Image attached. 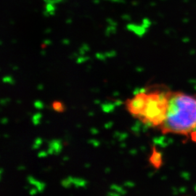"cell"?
Masks as SVG:
<instances>
[{"mask_svg": "<svg viewBox=\"0 0 196 196\" xmlns=\"http://www.w3.org/2000/svg\"><path fill=\"white\" fill-rule=\"evenodd\" d=\"M4 136H5V137H8V135H7V134H5V135H4Z\"/></svg>", "mask_w": 196, "mask_h": 196, "instance_id": "obj_24", "label": "cell"}, {"mask_svg": "<svg viewBox=\"0 0 196 196\" xmlns=\"http://www.w3.org/2000/svg\"><path fill=\"white\" fill-rule=\"evenodd\" d=\"M10 101H11L10 98H2V99H1V100H0V105H1V106H6V105H7L8 103H10Z\"/></svg>", "mask_w": 196, "mask_h": 196, "instance_id": "obj_14", "label": "cell"}, {"mask_svg": "<svg viewBox=\"0 0 196 196\" xmlns=\"http://www.w3.org/2000/svg\"><path fill=\"white\" fill-rule=\"evenodd\" d=\"M150 163H152V165L155 167H159L162 163V156L161 154L159 152L156 151L154 150L152 151V153L150 157Z\"/></svg>", "mask_w": 196, "mask_h": 196, "instance_id": "obj_5", "label": "cell"}, {"mask_svg": "<svg viewBox=\"0 0 196 196\" xmlns=\"http://www.w3.org/2000/svg\"><path fill=\"white\" fill-rule=\"evenodd\" d=\"M53 108L57 111H62V109H63V104L60 102H55L53 104Z\"/></svg>", "mask_w": 196, "mask_h": 196, "instance_id": "obj_12", "label": "cell"}, {"mask_svg": "<svg viewBox=\"0 0 196 196\" xmlns=\"http://www.w3.org/2000/svg\"><path fill=\"white\" fill-rule=\"evenodd\" d=\"M2 82L5 83V84H7L10 85H14L15 84V79H13V76H10V75H7V76H5L2 78Z\"/></svg>", "mask_w": 196, "mask_h": 196, "instance_id": "obj_9", "label": "cell"}, {"mask_svg": "<svg viewBox=\"0 0 196 196\" xmlns=\"http://www.w3.org/2000/svg\"><path fill=\"white\" fill-rule=\"evenodd\" d=\"M86 60V59L84 58V57H79V58L77 59L76 62H77V63H78V64H81V63L85 62V60Z\"/></svg>", "mask_w": 196, "mask_h": 196, "instance_id": "obj_18", "label": "cell"}, {"mask_svg": "<svg viewBox=\"0 0 196 196\" xmlns=\"http://www.w3.org/2000/svg\"><path fill=\"white\" fill-rule=\"evenodd\" d=\"M2 170L1 169H0V180H1L2 179Z\"/></svg>", "mask_w": 196, "mask_h": 196, "instance_id": "obj_23", "label": "cell"}, {"mask_svg": "<svg viewBox=\"0 0 196 196\" xmlns=\"http://www.w3.org/2000/svg\"><path fill=\"white\" fill-rule=\"evenodd\" d=\"M170 92L164 87L139 92L126 101V109L142 124L159 129L165 120Z\"/></svg>", "mask_w": 196, "mask_h": 196, "instance_id": "obj_1", "label": "cell"}, {"mask_svg": "<svg viewBox=\"0 0 196 196\" xmlns=\"http://www.w3.org/2000/svg\"><path fill=\"white\" fill-rule=\"evenodd\" d=\"M0 71H1V68H0Z\"/></svg>", "mask_w": 196, "mask_h": 196, "instance_id": "obj_25", "label": "cell"}, {"mask_svg": "<svg viewBox=\"0 0 196 196\" xmlns=\"http://www.w3.org/2000/svg\"><path fill=\"white\" fill-rule=\"evenodd\" d=\"M43 143V140L41 137H37L34 140V142L32 144V149L38 150Z\"/></svg>", "mask_w": 196, "mask_h": 196, "instance_id": "obj_10", "label": "cell"}, {"mask_svg": "<svg viewBox=\"0 0 196 196\" xmlns=\"http://www.w3.org/2000/svg\"><path fill=\"white\" fill-rule=\"evenodd\" d=\"M8 122H9V119L6 117L2 118L1 119H0V124H3V125H5V124H7Z\"/></svg>", "mask_w": 196, "mask_h": 196, "instance_id": "obj_16", "label": "cell"}, {"mask_svg": "<svg viewBox=\"0 0 196 196\" xmlns=\"http://www.w3.org/2000/svg\"><path fill=\"white\" fill-rule=\"evenodd\" d=\"M61 185H62L64 188L71 187V186L73 185V184H72V181H71V176H69V177L63 179L62 181H61Z\"/></svg>", "mask_w": 196, "mask_h": 196, "instance_id": "obj_8", "label": "cell"}, {"mask_svg": "<svg viewBox=\"0 0 196 196\" xmlns=\"http://www.w3.org/2000/svg\"><path fill=\"white\" fill-rule=\"evenodd\" d=\"M29 193L31 195H37V193H39V191H38V190L37 189V188L33 187L32 188L29 189Z\"/></svg>", "mask_w": 196, "mask_h": 196, "instance_id": "obj_15", "label": "cell"}, {"mask_svg": "<svg viewBox=\"0 0 196 196\" xmlns=\"http://www.w3.org/2000/svg\"><path fill=\"white\" fill-rule=\"evenodd\" d=\"M190 137L193 142H196V129L193 132H192V134H190Z\"/></svg>", "mask_w": 196, "mask_h": 196, "instance_id": "obj_17", "label": "cell"}, {"mask_svg": "<svg viewBox=\"0 0 196 196\" xmlns=\"http://www.w3.org/2000/svg\"><path fill=\"white\" fill-rule=\"evenodd\" d=\"M12 69H13V70H14V71H17V70H18L19 68H18V66H17V65H13V66H12Z\"/></svg>", "mask_w": 196, "mask_h": 196, "instance_id": "obj_22", "label": "cell"}, {"mask_svg": "<svg viewBox=\"0 0 196 196\" xmlns=\"http://www.w3.org/2000/svg\"><path fill=\"white\" fill-rule=\"evenodd\" d=\"M41 118H42V114L41 113H37L33 114V116H32V123L33 125H39L41 124Z\"/></svg>", "mask_w": 196, "mask_h": 196, "instance_id": "obj_7", "label": "cell"}, {"mask_svg": "<svg viewBox=\"0 0 196 196\" xmlns=\"http://www.w3.org/2000/svg\"><path fill=\"white\" fill-rule=\"evenodd\" d=\"M71 181H72L73 185L76 188H81V187H85L87 185L86 181L84 179L79 177H71Z\"/></svg>", "mask_w": 196, "mask_h": 196, "instance_id": "obj_6", "label": "cell"}, {"mask_svg": "<svg viewBox=\"0 0 196 196\" xmlns=\"http://www.w3.org/2000/svg\"><path fill=\"white\" fill-rule=\"evenodd\" d=\"M196 129V96L171 91L165 120L160 132L164 134L190 136Z\"/></svg>", "mask_w": 196, "mask_h": 196, "instance_id": "obj_2", "label": "cell"}, {"mask_svg": "<svg viewBox=\"0 0 196 196\" xmlns=\"http://www.w3.org/2000/svg\"><path fill=\"white\" fill-rule=\"evenodd\" d=\"M37 90H38L39 91H41L44 90V85L43 84H39L38 86H37Z\"/></svg>", "mask_w": 196, "mask_h": 196, "instance_id": "obj_20", "label": "cell"}, {"mask_svg": "<svg viewBox=\"0 0 196 196\" xmlns=\"http://www.w3.org/2000/svg\"><path fill=\"white\" fill-rule=\"evenodd\" d=\"M33 106L37 110H42V109L44 108V104L42 101L41 100H36L33 103Z\"/></svg>", "mask_w": 196, "mask_h": 196, "instance_id": "obj_11", "label": "cell"}, {"mask_svg": "<svg viewBox=\"0 0 196 196\" xmlns=\"http://www.w3.org/2000/svg\"><path fill=\"white\" fill-rule=\"evenodd\" d=\"M27 182L29 185H32L33 187L37 188L38 190L39 193H42L45 190V188H46V184L36 179L33 176H28Z\"/></svg>", "mask_w": 196, "mask_h": 196, "instance_id": "obj_4", "label": "cell"}, {"mask_svg": "<svg viewBox=\"0 0 196 196\" xmlns=\"http://www.w3.org/2000/svg\"><path fill=\"white\" fill-rule=\"evenodd\" d=\"M49 153L48 152H47V150H40L38 152V154H37V156H38L39 158H46L48 156Z\"/></svg>", "mask_w": 196, "mask_h": 196, "instance_id": "obj_13", "label": "cell"}, {"mask_svg": "<svg viewBox=\"0 0 196 196\" xmlns=\"http://www.w3.org/2000/svg\"><path fill=\"white\" fill-rule=\"evenodd\" d=\"M69 160V157L68 156H64V157L63 158V161H68Z\"/></svg>", "mask_w": 196, "mask_h": 196, "instance_id": "obj_21", "label": "cell"}, {"mask_svg": "<svg viewBox=\"0 0 196 196\" xmlns=\"http://www.w3.org/2000/svg\"><path fill=\"white\" fill-rule=\"evenodd\" d=\"M17 169H18L19 171H23V170L25 169V166L23 165H21L17 167Z\"/></svg>", "mask_w": 196, "mask_h": 196, "instance_id": "obj_19", "label": "cell"}, {"mask_svg": "<svg viewBox=\"0 0 196 196\" xmlns=\"http://www.w3.org/2000/svg\"><path fill=\"white\" fill-rule=\"evenodd\" d=\"M63 144L62 140L58 139L51 140L48 142V152L49 155H55L58 156L61 153L63 150Z\"/></svg>", "mask_w": 196, "mask_h": 196, "instance_id": "obj_3", "label": "cell"}]
</instances>
